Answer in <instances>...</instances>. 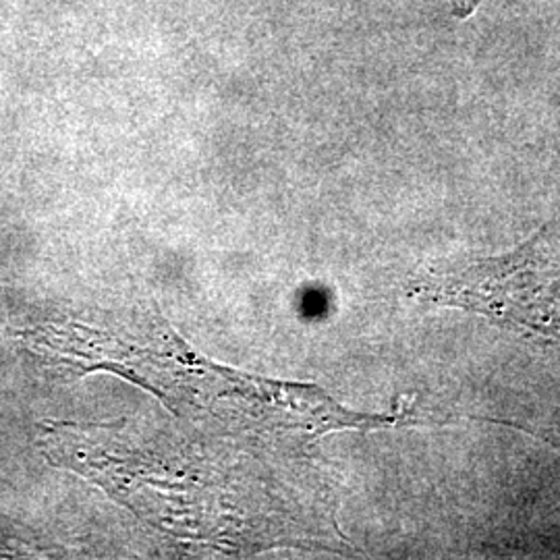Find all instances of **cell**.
I'll list each match as a JSON object with an SVG mask.
<instances>
[{
	"mask_svg": "<svg viewBox=\"0 0 560 560\" xmlns=\"http://www.w3.org/2000/svg\"><path fill=\"white\" fill-rule=\"evenodd\" d=\"M448 2H451L453 15L459 20L471 18V13L480 7V0H448Z\"/></svg>",
	"mask_w": 560,
	"mask_h": 560,
	"instance_id": "6da1fadb",
	"label": "cell"
}]
</instances>
